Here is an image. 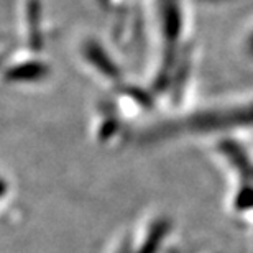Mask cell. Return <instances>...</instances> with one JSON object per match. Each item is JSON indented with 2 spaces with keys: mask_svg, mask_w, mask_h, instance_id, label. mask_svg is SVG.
Wrapping results in <instances>:
<instances>
[{
  "mask_svg": "<svg viewBox=\"0 0 253 253\" xmlns=\"http://www.w3.org/2000/svg\"><path fill=\"white\" fill-rule=\"evenodd\" d=\"M253 122V109L242 110H227V112H212L201 115L189 120L186 124L176 125V128H189V130H209L220 128V126H232Z\"/></svg>",
  "mask_w": 253,
  "mask_h": 253,
  "instance_id": "cell-1",
  "label": "cell"
}]
</instances>
